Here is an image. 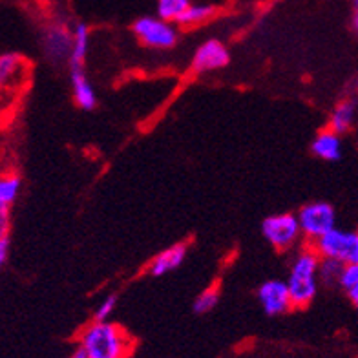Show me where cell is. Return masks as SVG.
<instances>
[{
    "label": "cell",
    "mask_w": 358,
    "mask_h": 358,
    "mask_svg": "<svg viewBox=\"0 0 358 358\" xmlns=\"http://www.w3.org/2000/svg\"><path fill=\"white\" fill-rule=\"evenodd\" d=\"M79 345L86 349L90 358H127L132 353L134 342L117 324L94 320L80 333Z\"/></svg>",
    "instance_id": "1"
},
{
    "label": "cell",
    "mask_w": 358,
    "mask_h": 358,
    "mask_svg": "<svg viewBox=\"0 0 358 358\" xmlns=\"http://www.w3.org/2000/svg\"><path fill=\"white\" fill-rule=\"evenodd\" d=\"M320 259V255L315 249L302 250L292 259L291 271L285 280L291 292L292 307H306L316 296L318 283H320V276H318Z\"/></svg>",
    "instance_id": "2"
},
{
    "label": "cell",
    "mask_w": 358,
    "mask_h": 358,
    "mask_svg": "<svg viewBox=\"0 0 358 358\" xmlns=\"http://www.w3.org/2000/svg\"><path fill=\"white\" fill-rule=\"evenodd\" d=\"M313 249L320 255V258H333L344 265L358 264V231H342L333 229L316 241H313Z\"/></svg>",
    "instance_id": "3"
},
{
    "label": "cell",
    "mask_w": 358,
    "mask_h": 358,
    "mask_svg": "<svg viewBox=\"0 0 358 358\" xmlns=\"http://www.w3.org/2000/svg\"><path fill=\"white\" fill-rule=\"evenodd\" d=\"M136 37L152 50H170L178 43V29L174 22L161 17H141L134 22Z\"/></svg>",
    "instance_id": "4"
},
{
    "label": "cell",
    "mask_w": 358,
    "mask_h": 358,
    "mask_svg": "<svg viewBox=\"0 0 358 358\" xmlns=\"http://www.w3.org/2000/svg\"><path fill=\"white\" fill-rule=\"evenodd\" d=\"M298 222L302 227V234L307 240L316 241L324 234L335 229L336 214L335 208L325 201L307 203L306 207L300 208L298 213Z\"/></svg>",
    "instance_id": "5"
},
{
    "label": "cell",
    "mask_w": 358,
    "mask_h": 358,
    "mask_svg": "<svg viewBox=\"0 0 358 358\" xmlns=\"http://www.w3.org/2000/svg\"><path fill=\"white\" fill-rule=\"evenodd\" d=\"M264 238L276 249H289L302 234V227L294 214H274L262 223Z\"/></svg>",
    "instance_id": "6"
},
{
    "label": "cell",
    "mask_w": 358,
    "mask_h": 358,
    "mask_svg": "<svg viewBox=\"0 0 358 358\" xmlns=\"http://www.w3.org/2000/svg\"><path fill=\"white\" fill-rule=\"evenodd\" d=\"M258 302L268 316H278L287 313L292 307L287 282L268 280V282L262 283L258 289Z\"/></svg>",
    "instance_id": "7"
},
{
    "label": "cell",
    "mask_w": 358,
    "mask_h": 358,
    "mask_svg": "<svg viewBox=\"0 0 358 358\" xmlns=\"http://www.w3.org/2000/svg\"><path fill=\"white\" fill-rule=\"evenodd\" d=\"M231 61L229 50L225 44L220 41H207L196 50L192 57V68L198 73H205V71H214L220 68H225Z\"/></svg>",
    "instance_id": "8"
},
{
    "label": "cell",
    "mask_w": 358,
    "mask_h": 358,
    "mask_svg": "<svg viewBox=\"0 0 358 358\" xmlns=\"http://www.w3.org/2000/svg\"><path fill=\"white\" fill-rule=\"evenodd\" d=\"M44 50L52 61L59 62L62 59L70 61L71 50H73V34H70L64 26H52L44 34Z\"/></svg>",
    "instance_id": "9"
},
{
    "label": "cell",
    "mask_w": 358,
    "mask_h": 358,
    "mask_svg": "<svg viewBox=\"0 0 358 358\" xmlns=\"http://www.w3.org/2000/svg\"><path fill=\"white\" fill-rule=\"evenodd\" d=\"M70 80L77 106L80 110H86V112L94 110L95 104H97V95L94 92V86L90 85L88 77L83 70V64H70Z\"/></svg>",
    "instance_id": "10"
},
{
    "label": "cell",
    "mask_w": 358,
    "mask_h": 358,
    "mask_svg": "<svg viewBox=\"0 0 358 358\" xmlns=\"http://www.w3.org/2000/svg\"><path fill=\"white\" fill-rule=\"evenodd\" d=\"M185 256H187V247L183 243H178V245H172L169 249H165L156 258L152 259V276H165V274L176 271L185 262Z\"/></svg>",
    "instance_id": "11"
},
{
    "label": "cell",
    "mask_w": 358,
    "mask_h": 358,
    "mask_svg": "<svg viewBox=\"0 0 358 358\" xmlns=\"http://www.w3.org/2000/svg\"><path fill=\"white\" fill-rule=\"evenodd\" d=\"M311 150L316 157L324 161H338L342 157V139L335 130H324L315 137Z\"/></svg>",
    "instance_id": "12"
},
{
    "label": "cell",
    "mask_w": 358,
    "mask_h": 358,
    "mask_svg": "<svg viewBox=\"0 0 358 358\" xmlns=\"http://www.w3.org/2000/svg\"><path fill=\"white\" fill-rule=\"evenodd\" d=\"M355 113H357V106H355L353 101H344V103H340L338 106L333 110V113H331V130H335V132L338 134L348 132L355 121Z\"/></svg>",
    "instance_id": "13"
},
{
    "label": "cell",
    "mask_w": 358,
    "mask_h": 358,
    "mask_svg": "<svg viewBox=\"0 0 358 358\" xmlns=\"http://www.w3.org/2000/svg\"><path fill=\"white\" fill-rule=\"evenodd\" d=\"M214 13H216V10H214L213 6L190 4L189 8L183 11V15L176 20V24L185 26V28H194V26H199V24L207 22L208 19H213Z\"/></svg>",
    "instance_id": "14"
},
{
    "label": "cell",
    "mask_w": 358,
    "mask_h": 358,
    "mask_svg": "<svg viewBox=\"0 0 358 358\" xmlns=\"http://www.w3.org/2000/svg\"><path fill=\"white\" fill-rule=\"evenodd\" d=\"M90 46V29L86 24H77L73 29V50H71L70 64H83Z\"/></svg>",
    "instance_id": "15"
},
{
    "label": "cell",
    "mask_w": 358,
    "mask_h": 358,
    "mask_svg": "<svg viewBox=\"0 0 358 358\" xmlns=\"http://www.w3.org/2000/svg\"><path fill=\"white\" fill-rule=\"evenodd\" d=\"M22 68V57L17 55V53H2V57H0V83H2V86L11 85V80L17 79Z\"/></svg>",
    "instance_id": "16"
},
{
    "label": "cell",
    "mask_w": 358,
    "mask_h": 358,
    "mask_svg": "<svg viewBox=\"0 0 358 358\" xmlns=\"http://www.w3.org/2000/svg\"><path fill=\"white\" fill-rule=\"evenodd\" d=\"M20 187H22V181H20L19 176H2V179H0V210H8V207L19 196Z\"/></svg>",
    "instance_id": "17"
},
{
    "label": "cell",
    "mask_w": 358,
    "mask_h": 358,
    "mask_svg": "<svg viewBox=\"0 0 358 358\" xmlns=\"http://www.w3.org/2000/svg\"><path fill=\"white\" fill-rule=\"evenodd\" d=\"M190 4V0H157V17L176 22Z\"/></svg>",
    "instance_id": "18"
},
{
    "label": "cell",
    "mask_w": 358,
    "mask_h": 358,
    "mask_svg": "<svg viewBox=\"0 0 358 358\" xmlns=\"http://www.w3.org/2000/svg\"><path fill=\"white\" fill-rule=\"evenodd\" d=\"M345 265L338 259L333 258H322L320 259V268H318V276H320V282L324 283H340L342 278V273H344Z\"/></svg>",
    "instance_id": "19"
},
{
    "label": "cell",
    "mask_w": 358,
    "mask_h": 358,
    "mask_svg": "<svg viewBox=\"0 0 358 358\" xmlns=\"http://www.w3.org/2000/svg\"><path fill=\"white\" fill-rule=\"evenodd\" d=\"M217 300H220V292L216 289H205L194 302V313L196 315H205V313L213 311L214 307L217 306Z\"/></svg>",
    "instance_id": "20"
},
{
    "label": "cell",
    "mask_w": 358,
    "mask_h": 358,
    "mask_svg": "<svg viewBox=\"0 0 358 358\" xmlns=\"http://www.w3.org/2000/svg\"><path fill=\"white\" fill-rule=\"evenodd\" d=\"M115 306H117V296H106L103 300V302L99 303V307L95 309V315H94V320H99V322H104L108 320L110 316H112L113 309H115Z\"/></svg>",
    "instance_id": "21"
},
{
    "label": "cell",
    "mask_w": 358,
    "mask_h": 358,
    "mask_svg": "<svg viewBox=\"0 0 358 358\" xmlns=\"http://www.w3.org/2000/svg\"><path fill=\"white\" fill-rule=\"evenodd\" d=\"M358 283V264H349L344 267L342 278H340V285L344 289L357 285Z\"/></svg>",
    "instance_id": "22"
},
{
    "label": "cell",
    "mask_w": 358,
    "mask_h": 358,
    "mask_svg": "<svg viewBox=\"0 0 358 358\" xmlns=\"http://www.w3.org/2000/svg\"><path fill=\"white\" fill-rule=\"evenodd\" d=\"M8 252H10V238L2 234L0 236V264H4L8 259Z\"/></svg>",
    "instance_id": "23"
},
{
    "label": "cell",
    "mask_w": 358,
    "mask_h": 358,
    "mask_svg": "<svg viewBox=\"0 0 358 358\" xmlns=\"http://www.w3.org/2000/svg\"><path fill=\"white\" fill-rule=\"evenodd\" d=\"M345 292H348V298L351 300V303L358 309V283L357 285H351V287L345 289Z\"/></svg>",
    "instance_id": "24"
},
{
    "label": "cell",
    "mask_w": 358,
    "mask_h": 358,
    "mask_svg": "<svg viewBox=\"0 0 358 358\" xmlns=\"http://www.w3.org/2000/svg\"><path fill=\"white\" fill-rule=\"evenodd\" d=\"M351 24H353L355 34H358V0H353V19H351Z\"/></svg>",
    "instance_id": "25"
},
{
    "label": "cell",
    "mask_w": 358,
    "mask_h": 358,
    "mask_svg": "<svg viewBox=\"0 0 358 358\" xmlns=\"http://www.w3.org/2000/svg\"><path fill=\"white\" fill-rule=\"evenodd\" d=\"M70 358H90V355L86 353L85 348H80V345H79V348H77L76 351H73V355H71Z\"/></svg>",
    "instance_id": "26"
}]
</instances>
